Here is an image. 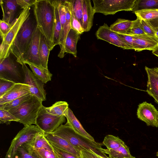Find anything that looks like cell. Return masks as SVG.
<instances>
[{"mask_svg":"<svg viewBox=\"0 0 158 158\" xmlns=\"http://www.w3.org/2000/svg\"><path fill=\"white\" fill-rule=\"evenodd\" d=\"M98 39L106 41L124 49H130L118 34L111 31L106 23L100 27L96 33Z\"/></svg>","mask_w":158,"mask_h":158,"instance_id":"5bb4252c","label":"cell"},{"mask_svg":"<svg viewBox=\"0 0 158 158\" xmlns=\"http://www.w3.org/2000/svg\"><path fill=\"white\" fill-rule=\"evenodd\" d=\"M30 7L24 9L5 38L2 40L0 48V60L8 57L14 40L22 25L30 16Z\"/></svg>","mask_w":158,"mask_h":158,"instance_id":"ba28073f","label":"cell"},{"mask_svg":"<svg viewBox=\"0 0 158 158\" xmlns=\"http://www.w3.org/2000/svg\"><path fill=\"white\" fill-rule=\"evenodd\" d=\"M42 101L32 95L18 106L8 111L19 119L24 126L35 124L38 112L43 106Z\"/></svg>","mask_w":158,"mask_h":158,"instance_id":"277c9868","label":"cell"},{"mask_svg":"<svg viewBox=\"0 0 158 158\" xmlns=\"http://www.w3.org/2000/svg\"><path fill=\"white\" fill-rule=\"evenodd\" d=\"M30 86L22 83H16L14 86L0 97V105L10 102L30 93Z\"/></svg>","mask_w":158,"mask_h":158,"instance_id":"2e32d148","label":"cell"},{"mask_svg":"<svg viewBox=\"0 0 158 158\" xmlns=\"http://www.w3.org/2000/svg\"><path fill=\"white\" fill-rule=\"evenodd\" d=\"M24 74V83L30 87V93L42 102L46 100V93L44 88V83L39 79L27 66L21 64Z\"/></svg>","mask_w":158,"mask_h":158,"instance_id":"8fae6325","label":"cell"},{"mask_svg":"<svg viewBox=\"0 0 158 158\" xmlns=\"http://www.w3.org/2000/svg\"><path fill=\"white\" fill-rule=\"evenodd\" d=\"M33 73L44 84L51 81L52 74L48 69H45L31 64H28Z\"/></svg>","mask_w":158,"mask_h":158,"instance_id":"f546056e","label":"cell"},{"mask_svg":"<svg viewBox=\"0 0 158 158\" xmlns=\"http://www.w3.org/2000/svg\"><path fill=\"white\" fill-rule=\"evenodd\" d=\"M64 4L66 12V19L65 24L61 31L59 44L60 50L58 56L60 58H63L64 56L65 41L68 34L71 28L70 0H64Z\"/></svg>","mask_w":158,"mask_h":158,"instance_id":"ac0fdd59","label":"cell"},{"mask_svg":"<svg viewBox=\"0 0 158 158\" xmlns=\"http://www.w3.org/2000/svg\"><path fill=\"white\" fill-rule=\"evenodd\" d=\"M12 56L11 53L8 57L0 60V78L24 83L25 77L22 65Z\"/></svg>","mask_w":158,"mask_h":158,"instance_id":"5b68a950","label":"cell"},{"mask_svg":"<svg viewBox=\"0 0 158 158\" xmlns=\"http://www.w3.org/2000/svg\"><path fill=\"white\" fill-rule=\"evenodd\" d=\"M40 34V30L37 26L29 46L18 62L21 64H30L41 67L39 56Z\"/></svg>","mask_w":158,"mask_h":158,"instance_id":"30bf717a","label":"cell"},{"mask_svg":"<svg viewBox=\"0 0 158 158\" xmlns=\"http://www.w3.org/2000/svg\"><path fill=\"white\" fill-rule=\"evenodd\" d=\"M65 116L67 119V123L77 133L91 140L95 141L94 138L84 129L69 108H68Z\"/></svg>","mask_w":158,"mask_h":158,"instance_id":"44dd1931","label":"cell"},{"mask_svg":"<svg viewBox=\"0 0 158 158\" xmlns=\"http://www.w3.org/2000/svg\"><path fill=\"white\" fill-rule=\"evenodd\" d=\"M31 95V94H29L19 97L10 102L0 105V108L8 111L13 108L18 106L23 102L29 98Z\"/></svg>","mask_w":158,"mask_h":158,"instance_id":"836d02e7","label":"cell"},{"mask_svg":"<svg viewBox=\"0 0 158 158\" xmlns=\"http://www.w3.org/2000/svg\"><path fill=\"white\" fill-rule=\"evenodd\" d=\"M37 0H17L18 4L21 8L24 10L27 7L34 5Z\"/></svg>","mask_w":158,"mask_h":158,"instance_id":"ee69618b","label":"cell"},{"mask_svg":"<svg viewBox=\"0 0 158 158\" xmlns=\"http://www.w3.org/2000/svg\"><path fill=\"white\" fill-rule=\"evenodd\" d=\"M33 11L37 26L46 37L52 50L55 20V7L53 1L37 0Z\"/></svg>","mask_w":158,"mask_h":158,"instance_id":"6da1fadb","label":"cell"},{"mask_svg":"<svg viewBox=\"0 0 158 158\" xmlns=\"http://www.w3.org/2000/svg\"><path fill=\"white\" fill-rule=\"evenodd\" d=\"M95 13L90 0H83V24L84 32L89 31L92 28Z\"/></svg>","mask_w":158,"mask_h":158,"instance_id":"ffe728a7","label":"cell"},{"mask_svg":"<svg viewBox=\"0 0 158 158\" xmlns=\"http://www.w3.org/2000/svg\"><path fill=\"white\" fill-rule=\"evenodd\" d=\"M152 53L154 55L158 57V47L153 51Z\"/></svg>","mask_w":158,"mask_h":158,"instance_id":"7dc6e473","label":"cell"},{"mask_svg":"<svg viewBox=\"0 0 158 158\" xmlns=\"http://www.w3.org/2000/svg\"><path fill=\"white\" fill-rule=\"evenodd\" d=\"M69 108L67 102L62 101L56 102L49 107H45L46 111L48 113L58 116H65Z\"/></svg>","mask_w":158,"mask_h":158,"instance_id":"83f0119b","label":"cell"},{"mask_svg":"<svg viewBox=\"0 0 158 158\" xmlns=\"http://www.w3.org/2000/svg\"><path fill=\"white\" fill-rule=\"evenodd\" d=\"M103 145L106 146L107 149H114L126 144L118 137L112 135L106 136L102 142Z\"/></svg>","mask_w":158,"mask_h":158,"instance_id":"4dcf8cb0","label":"cell"},{"mask_svg":"<svg viewBox=\"0 0 158 158\" xmlns=\"http://www.w3.org/2000/svg\"><path fill=\"white\" fill-rule=\"evenodd\" d=\"M37 27L34 16L30 14L19 30L11 48V53L18 62L29 46Z\"/></svg>","mask_w":158,"mask_h":158,"instance_id":"3957f363","label":"cell"},{"mask_svg":"<svg viewBox=\"0 0 158 158\" xmlns=\"http://www.w3.org/2000/svg\"><path fill=\"white\" fill-rule=\"evenodd\" d=\"M34 150L39 158H59L49 144L45 147Z\"/></svg>","mask_w":158,"mask_h":158,"instance_id":"1f68e13d","label":"cell"},{"mask_svg":"<svg viewBox=\"0 0 158 158\" xmlns=\"http://www.w3.org/2000/svg\"><path fill=\"white\" fill-rule=\"evenodd\" d=\"M149 21L156 30L158 29V17Z\"/></svg>","mask_w":158,"mask_h":158,"instance_id":"bcb514c9","label":"cell"},{"mask_svg":"<svg viewBox=\"0 0 158 158\" xmlns=\"http://www.w3.org/2000/svg\"><path fill=\"white\" fill-rule=\"evenodd\" d=\"M53 2L55 7V20L54 30L52 49L55 46L59 44L62 29L58 9V0H53Z\"/></svg>","mask_w":158,"mask_h":158,"instance_id":"4316f807","label":"cell"},{"mask_svg":"<svg viewBox=\"0 0 158 158\" xmlns=\"http://www.w3.org/2000/svg\"><path fill=\"white\" fill-rule=\"evenodd\" d=\"M133 21L118 19L110 27V30L117 33L127 35L132 24Z\"/></svg>","mask_w":158,"mask_h":158,"instance_id":"d4e9b609","label":"cell"},{"mask_svg":"<svg viewBox=\"0 0 158 158\" xmlns=\"http://www.w3.org/2000/svg\"><path fill=\"white\" fill-rule=\"evenodd\" d=\"M118 34L129 47L130 49L134 50L133 47L134 39L133 36L126 34Z\"/></svg>","mask_w":158,"mask_h":158,"instance_id":"7bdbcfd3","label":"cell"},{"mask_svg":"<svg viewBox=\"0 0 158 158\" xmlns=\"http://www.w3.org/2000/svg\"><path fill=\"white\" fill-rule=\"evenodd\" d=\"M52 133L66 140L79 152L82 150H92L101 157H108L102 151V143L91 140L78 134L67 122L61 125Z\"/></svg>","mask_w":158,"mask_h":158,"instance_id":"7a4b0ae2","label":"cell"},{"mask_svg":"<svg viewBox=\"0 0 158 158\" xmlns=\"http://www.w3.org/2000/svg\"><path fill=\"white\" fill-rule=\"evenodd\" d=\"M135 13L137 17L145 20L149 21L158 17V10H143Z\"/></svg>","mask_w":158,"mask_h":158,"instance_id":"d6a6232c","label":"cell"},{"mask_svg":"<svg viewBox=\"0 0 158 158\" xmlns=\"http://www.w3.org/2000/svg\"><path fill=\"white\" fill-rule=\"evenodd\" d=\"M80 34L72 28L70 30L66 37L65 44V52L77 56V45Z\"/></svg>","mask_w":158,"mask_h":158,"instance_id":"603a6c76","label":"cell"},{"mask_svg":"<svg viewBox=\"0 0 158 158\" xmlns=\"http://www.w3.org/2000/svg\"><path fill=\"white\" fill-rule=\"evenodd\" d=\"M80 152L81 158H100L99 156L92 150H82Z\"/></svg>","mask_w":158,"mask_h":158,"instance_id":"f6af8a7d","label":"cell"},{"mask_svg":"<svg viewBox=\"0 0 158 158\" xmlns=\"http://www.w3.org/2000/svg\"><path fill=\"white\" fill-rule=\"evenodd\" d=\"M70 10L71 15V28L73 29L79 33L81 34L84 32L82 25L76 18L75 16L74 11L72 8L71 0Z\"/></svg>","mask_w":158,"mask_h":158,"instance_id":"74e56055","label":"cell"},{"mask_svg":"<svg viewBox=\"0 0 158 158\" xmlns=\"http://www.w3.org/2000/svg\"><path fill=\"white\" fill-rule=\"evenodd\" d=\"M146 34L144 32L141 24V19L137 17L133 21L131 27L127 35H131Z\"/></svg>","mask_w":158,"mask_h":158,"instance_id":"8d00e7d4","label":"cell"},{"mask_svg":"<svg viewBox=\"0 0 158 158\" xmlns=\"http://www.w3.org/2000/svg\"><path fill=\"white\" fill-rule=\"evenodd\" d=\"M99 157H100V158H109V157H107V158H104V157H101V156H99Z\"/></svg>","mask_w":158,"mask_h":158,"instance_id":"f907efd6","label":"cell"},{"mask_svg":"<svg viewBox=\"0 0 158 158\" xmlns=\"http://www.w3.org/2000/svg\"><path fill=\"white\" fill-rule=\"evenodd\" d=\"M0 4L3 13L2 20L13 25L24 10L17 0H0Z\"/></svg>","mask_w":158,"mask_h":158,"instance_id":"7c38bea8","label":"cell"},{"mask_svg":"<svg viewBox=\"0 0 158 158\" xmlns=\"http://www.w3.org/2000/svg\"><path fill=\"white\" fill-rule=\"evenodd\" d=\"M135 0H93V8L95 13L105 15H113L123 10L130 11Z\"/></svg>","mask_w":158,"mask_h":158,"instance_id":"52a82bcc","label":"cell"},{"mask_svg":"<svg viewBox=\"0 0 158 158\" xmlns=\"http://www.w3.org/2000/svg\"><path fill=\"white\" fill-rule=\"evenodd\" d=\"M44 135L47 140L56 147L78 158H81L80 152L65 139L52 133L44 132Z\"/></svg>","mask_w":158,"mask_h":158,"instance_id":"e0dca14e","label":"cell"},{"mask_svg":"<svg viewBox=\"0 0 158 158\" xmlns=\"http://www.w3.org/2000/svg\"><path fill=\"white\" fill-rule=\"evenodd\" d=\"M54 151L59 158H78L73 154L62 150L49 142Z\"/></svg>","mask_w":158,"mask_h":158,"instance_id":"60d3db41","label":"cell"},{"mask_svg":"<svg viewBox=\"0 0 158 158\" xmlns=\"http://www.w3.org/2000/svg\"><path fill=\"white\" fill-rule=\"evenodd\" d=\"M34 145L25 144L18 148L12 158H39L34 150Z\"/></svg>","mask_w":158,"mask_h":158,"instance_id":"484cf974","label":"cell"},{"mask_svg":"<svg viewBox=\"0 0 158 158\" xmlns=\"http://www.w3.org/2000/svg\"><path fill=\"white\" fill-rule=\"evenodd\" d=\"M15 83L12 81L0 78V97L10 90Z\"/></svg>","mask_w":158,"mask_h":158,"instance_id":"f35d334b","label":"cell"},{"mask_svg":"<svg viewBox=\"0 0 158 158\" xmlns=\"http://www.w3.org/2000/svg\"><path fill=\"white\" fill-rule=\"evenodd\" d=\"M134 50L136 51L143 50L153 51L158 47V38L156 36L142 34L132 35Z\"/></svg>","mask_w":158,"mask_h":158,"instance_id":"9a60e30c","label":"cell"},{"mask_svg":"<svg viewBox=\"0 0 158 158\" xmlns=\"http://www.w3.org/2000/svg\"><path fill=\"white\" fill-rule=\"evenodd\" d=\"M102 151L108 154L109 158H135L131 155L129 148L126 144L114 149L102 148Z\"/></svg>","mask_w":158,"mask_h":158,"instance_id":"cb8c5ba5","label":"cell"},{"mask_svg":"<svg viewBox=\"0 0 158 158\" xmlns=\"http://www.w3.org/2000/svg\"><path fill=\"white\" fill-rule=\"evenodd\" d=\"M148 81L146 92L158 103V71L156 68L145 67Z\"/></svg>","mask_w":158,"mask_h":158,"instance_id":"d6986e66","label":"cell"},{"mask_svg":"<svg viewBox=\"0 0 158 158\" xmlns=\"http://www.w3.org/2000/svg\"><path fill=\"white\" fill-rule=\"evenodd\" d=\"M42 131L36 125L24 126L12 140L5 158H12L18 148L24 144L34 145L36 136Z\"/></svg>","mask_w":158,"mask_h":158,"instance_id":"8992f818","label":"cell"},{"mask_svg":"<svg viewBox=\"0 0 158 158\" xmlns=\"http://www.w3.org/2000/svg\"><path fill=\"white\" fill-rule=\"evenodd\" d=\"M18 122L19 119L10 113L9 111L0 108V123L10 124L11 122Z\"/></svg>","mask_w":158,"mask_h":158,"instance_id":"d590c367","label":"cell"},{"mask_svg":"<svg viewBox=\"0 0 158 158\" xmlns=\"http://www.w3.org/2000/svg\"><path fill=\"white\" fill-rule=\"evenodd\" d=\"M156 156L158 157V151L156 153Z\"/></svg>","mask_w":158,"mask_h":158,"instance_id":"681fc988","label":"cell"},{"mask_svg":"<svg viewBox=\"0 0 158 158\" xmlns=\"http://www.w3.org/2000/svg\"><path fill=\"white\" fill-rule=\"evenodd\" d=\"M156 68L157 70V71H158V67H156Z\"/></svg>","mask_w":158,"mask_h":158,"instance_id":"816d5d0a","label":"cell"},{"mask_svg":"<svg viewBox=\"0 0 158 158\" xmlns=\"http://www.w3.org/2000/svg\"><path fill=\"white\" fill-rule=\"evenodd\" d=\"M146 9L158 10V0H135L132 11Z\"/></svg>","mask_w":158,"mask_h":158,"instance_id":"f1b7e54d","label":"cell"},{"mask_svg":"<svg viewBox=\"0 0 158 158\" xmlns=\"http://www.w3.org/2000/svg\"><path fill=\"white\" fill-rule=\"evenodd\" d=\"M141 23L143 29L146 34L156 36V31L149 21L141 19Z\"/></svg>","mask_w":158,"mask_h":158,"instance_id":"ab89813d","label":"cell"},{"mask_svg":"<svg viewBox=\"0 0 158 158\" xmlns=\"http://www.w3.org/2000/svg\"><path fill=\"white\" fill-rule=\"evenodd\" d=\"M137 114L148 126L158 127V111L151 103L144 102L139 104Z\"/></svg>","mask_w":158,"mask_h":158,"instance_id":"4fadbf2b","label":"cell"},{"mask_svg":"<svg viewBox=\"0 0 158 158\" xmlns=\"http://www.w3.org/2000/svg\"><path fill=\"white\" fill-rule=\"evenodd\" d=\"M51 50L50 44L45 36L40 31L39 56L42 68L48 69V59Z\"/></svg>","mask_w":158,"mask_h":158,"instance_id":"7402d4cb","label":"cell"},{"mask_svg":"<svg viewBox=\"0 0 158 158\" xmlns=\"http://www.w3.org/2000/svg\"><path fill=\"white\" fill-rule=\"evenodd\" d=\"M156 32L155 34V36L157 38H158V29L156 30Z\"/></svg>","mask_w":158,"mask_h":158,"instance_id":"c3c4849f","label":"cell"},{"mask_svg":"<svg viewBox=\"0 0 158 158\" xmlns=\"http://www.w3.org/2000/svg\"><path fill=\"white\" fill-rule=\"evenodd\" d=\"M12 25L2 20H0V34L2 40L6 36L11 29Z\"/></svg>","mask_w":158,"mask_h":158,"instance_id":"b9f144b4","label":"cell"},{"mask_svg":"<svg viewBox=\"0 0 158 158\" xmlns=\"http://www.w3.org/2000/svg\"><path fill=\"white\" fill-rule=\"evenodd\" d=\"M71 1L75 16L82 26L83 0H71Z\"/></svg>","mask_w":158,"mask_h":158,"instance_id":"e575fe53","label":"cell"},{"mask_svg":"<svg viewBox=\"0 0 158 158\" xmlns=\"http://www.w3.org/2000/svg\"><path fill=\"white\" fill-rule=\"evenodd\" d=\"M65 118L64 116L50 114L43 105L38 112L35 125L45 133H52L65 122Z\"/></svg>","mask_w":158,"mask_h":158,"instance_id":"9c48e42d","label":"cell"}]
</instances>
